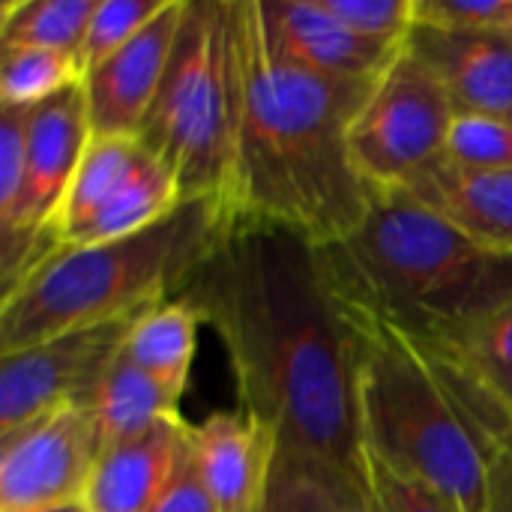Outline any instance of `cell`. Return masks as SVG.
Wrapping results in <instances>:
<instances>
[{
    "mask_svg": "<svg viewBox=\"0 0 512 512\" xmlns=\"http://www.w3.org/2000/svg\"><path fill=\"white\" fill-rule=\"evenodd\" d=\"M177 297L219 333L243 411L267 420L279 447L357 471L354 330L306 237L234 219Z\"/></svg>",
    "mask_w": 512,
    "mask_h": 512,
    "instance_id": "cell-1",
    "label": "cell"
},
{
    "mask_svg": "<svg viewBox=\"0 0 512 512\" xmlns=\"http://www.w3.org/2000/svg\"><path fill=\"white\" fill-rule=\"evenodd\" d=\"M243 123L231 183V216L279 225L312 246L348 237L375 192L351 159V123L372 81L327 78L282 60L261 24L258 0H240Z\"/></svg>",
    "mask_w": 512,
    "mask_h": 512,
    "instance_id": "cell-2",
    "label": "cell"
},
{
    "mask_svg": "<svg viewBox=\"0 0 512 512\" xmlns=\"http://www.w3.org/2000/svg\"><path fill=\"white\" fill-rule=\"evenodd\" d=\"M315 252L348 315L435 357L462 354L512 303V252L474 243L402 192L375 195L360 228Z\"/></svg>",
    "mask_w": 512,
    "mask_h": 512,
    "instance_id": "cell-3",
    "label": "cell"
},
{
    "mask_svg": "<svg viewBox=\"0 0 512 512\" xmlns=\"http://www.w3.org/2000/svg\"><path fill=\"white\" fill-rule=\"evenodd\" d=\"M348 321L360 447L465 512H486L492 462L512 441L453 366L384 324L354 315Z\"/></svg>",
    "mask_w": 512,
    "mask_h": 512,
    "instance_id": "cell-4",
    "label": "cell"
},
{
    "mask_svg": "<svg viewBox=\"0 0 512 512\" xmlns=\"http://www.w3.org/2000/svg\"><path fill=\"white\" fill-rule=\"evenodd\" d=\"M231 225L225 201L192 198L138 234L57 249L3 294L0 354L72 330L135 321L174 300Z\"/></svg>",
    "mask_w": 512,
    "mask_h": 512,
    "instance_id": "cell-5",
    "label": "cell"
},
{
    "mask_svg": "<svg viewBox=\"0 0 512 512\" xmlns=\"http://www.w3.org/2000/svg\"><path fill=\"white\" fill-rule=\"evenodd\" d=\"M240 123V0H186L171 63L135 138L174 177L183 201L219 198L228 204Z\"/></svg>",
    "mask_w": 512,
    "mask_h": 512,
    "instance_id": "cell-6",
    "label": "cell"
},
{
    "mask_svg": "<svg viewBox=\"0 0 512 512\" xmlns=\"http://www.w3.org/2000/svg\"><path fill=\"white\" fill-rule=\"evenodd\" d=\"M453 102L435 72L405 45L378 75L351 123V159L375 195L405 192L447 162Z\"/></svg>",
    "mask_w": 512,
    "mask_h": 512,
    "instance_id": "cell-7",
    "label": "cell"
},
{
    "mask_svg": "<svg viewBox=\"0 0 512 512\" xmlns=\"http://www.w3.org/2000/svg\"><path fill=\"white\" fill-rule=\"evenodd\" d=\"M99 456L90 405H63L0 435V512L84 501Z\"/></svg>",
    "mask_w": 512,
    "mask_h": 512,
    "instance_id": "cell-8",
    "label": "cell"
},
{
    "mask_svg": "<svg viewBox=\"0 0 512 512\" xmlns=\"http://www.w3.org/2000/svg\"><path fill=\"white\" fill-rule=\"evenodd\" d=\"M135 321L72 330L0 354V435L63 405H93Z\"/></svg>",
    "mask_w": 512,
    "mask_h": 512,
    "instance_id": "cell-9",
    "label": "cell"
},
{
    "mask_svg": "<svg viewBox=\"0 0 512 512\" xmlns=\"http://www.w3.org/2000/svg\"><path fill=\"white\" fill-rule=\"evenodd\" d=\"M186 0L165 9L117 54L90 69L81 81L93 138H135L162 87Z\"/></svg>",
    "mask_w": 512,
    "mask_h": 512,
    "instance_id": "cell-10",
    "label": "cell"
},
{
    "mask_svg": "<svg viewBox=\"0 0 512 512\" xmlns=\"http://www.w3.org/2000/svg\"><path fill=\"white\" fill-rule=\"evenodd\" d=\"M270 48L315 75L327 78H378L405 42H378L342 24L324 0H258Z\"/></svg>",
    "mask_w": 512,
    "mask_h": 512,
    "instance_id": "cell-11",
    "label": "cell"
},
{
    "mask_svg": "<svg viewBox=\"0 0 512 512\" xmlns=\"http://www.w3.org/2000/svg\"><path fill=\"white\" fill-rule=\"evenodd\" d=\"M405 45L444 84L456 114L512 123V36L414 24Z\"/></svg>",
    "mask_w": 512,
    "mask_h": 512,
    "instance_id": "cell-12",
    "label": "cell"
},
{
    "mask_svg": "<svg viewBox=\"0 0 512 512\" xmlns=\"http://www.w3.org/2000/svg\"><path fill=\"white\" fill-rule=\"evenodd\" d=\"M276 453L279 432L243 408L192 426V456L219 512H261Z\"/></svg>",
    "mask_w": 512,
    "mask_h": 512,
    "instance_id": "cell-13",
    "label": "cell"
},
{
    "mask_svg": "<svg viewBox=\"0 0 512 512\" xmlns=\"http://www.w3.org/2000/svg\"><path fill=\"white\" fill-rule=\"evenodd\" d=\"M192 453V426L174 414L99 456L84 504L90 512H150Z\"/></svg>",
    "mask_w": 512,
    "mask_h": 512,
    "instance_id": "cell-14",
    "label": "cell"
},
{
    "mask_svg": "<svg viewBox=\"0 0 512 512\" xmlns=\"http://www.w3.org/2000/svg\"><path fill=\"white\" fill-rule=\"evenodd\" d=\"M402 195L474 243L512 252V171H471L441 162Z\"/></svg>",
    "mask_w": 512,
    "mask_h": 512,
    "instance_id": "cell-15",
    "label": "cell"
},
{
    "mask_svg": "<svg viewBox=\"0 0 512 512\" xmlns=\"http://www.w3.org/2000/svg\"><path fill=\"white\" fill-rule=\"evenodd\" d=\"M261 512H372V504L357 471L279 447Z\"/></svg>",
    "mask_w": 512,
    "mask_h": 512,
    "instance_id": "cell-16",
    "label": "cell"
},
{
    "mask_svg": "<svg viewBox=\"0 0 512 512\" xmlns=\"http://www.w3.org/2000/svg\"><path fill=\"white\" fill-rule=\"evenodd\" d=\"M180 399L183 393L147 375L120 351L111 369L105 372L96 399L90 405L96 417L102 453L144 435L159 420L180 414Z\"/></svg>",
    "mask_w": 512,
    "mask_h": 512,
    "instance_id": "cell-17",
    "label": "cell"
},
{
    "mask_svg": "<svg viewBox=\"0 0 512 512\" xmlns=\"http://www.w3.org/2000/svg\"><path fill=\"white\" fill-rule=\"evenodd\" d=\"M201 324V315L183 297H174L132 324L123 354L171 390L186 393Z\"/></svg>",
    "mask_w": 512,
    "mask_h": 512,
    "instance_id": "cell-18",
    "label": "cell"
},
{
    "mask_svg": "<svg viewBox=\"0 0 512 512\" xmlns=\"http://www.w3.org/2000/svg\"><path fill=\"white\" fill-rule=\"evenodd\" d=\"M144 150V147H141ZM180 192L174 177L144 150L129 180L117 189V195L72 237L69 246L108 243L129 234H138L156 222H162L171 210L180 207Z\"/></svg>",
    "mask_w": 512,
    "mask_h": 512,
    "instance_id": "cell-19",
    "label": "cell"
},
{
    "mask_svg": "<svg viewBox=\"0 0 512 512\" xmlns=\"http://www.w3.org/2000/svg\"><path fill=\"white\" fill-rule=\"evenodd\" d=\"M138 138H93L69 189L63 216H60V249L117 195L141 159Z\"/></svg>",
    "mask_w": 512,
    "mask_h": 512,
    "instance_id": "cell-20",
    "label": "cell"
},
{
    "mask_svg": "<svg viewBox=\"0 0 512 512\" xmlns=\"http://www.w3.org/2000/svg\"><path fill=\"white\" fill-rule=\"evenodd\" d=\"M438 360L468 381L477 402L512 438V303L462 354Z\"/></svg>",
    "mask_w": 512,
    "mask_h": 512,
    "instance_id": "cell-21",
    "label": "cell"
},
{
    "mask_svg": "<svg viewBox=\"0 0 512 512\" xmlns=\"http://www.w3.org/2000/svg\"><path fill=\"white\" fill-rule=\"evenodd\" d=\"M99 0H6L0 48H51L78 54Z\"/></svg>",
    "mask_w": 512,
    "mask_h": 512,
    "instance_id": "cell-22",
    "label": "cell"
},
{
    "mask_svg": "<svg viewBox=\"0 0 512 512\" xmlns=\"http://www.w3.org/2000/svg\"><path fill=\"white\" fill-rule=\"evenodd\" d=\"M84 81L78 54L51 48H3L0 105L36 108Z\"/></svg>",
    "mask_w": 512,
    "mask_h": 512,
    "instance_id": "cell-23",
    "label": "cell"
},
{
    "mask_svg": "<svg viewBox=\"0 0 512 512\" xmlns=\"http://www.w3.org/2000/svg\"><path fill=\"white\" fill-rule=\"evenodd\" d=\"M165 3L168 0H99L78 51L81 72L87 75L129 45L165 9Z\"/></svg>",
    "mask_w": 512,
    "mask_h": 512,
    "instance_id": "cell-24",
    "label": "cell"
},
{
    "mask_svg": "<svg viewBox=\"0 0 512 512\" xmlns=\"http://www.w3.org/2000/svg\"><path fill=\"white\" fill-rule=\"evenodd\" d=\"M357 474L369 495L372 512H465L453 498L432 489L423 480L399 474L378 456L360 447Z\"/></svg>",
    "mask_w": 512,
    "mask_h": 512,
    "instance_id": "cell-25",
    "label": "cell"
},
{
    "mask_svg": "<svg viewBox=\"0 0 512 512\" xmlns=\"http://www.w3.org/2000/svg\"><path fill=\"white\" fill-rule=\"evenodd\" d=\"M447 162L471 171H512V123L483 114H456Z\"/></svg>",
    "mask_w": 512,
    "mask_h": 512,
    "instance_id": "cell-26",
    "label": "cell"
},
{
    "mask_svg": "<svg viewBox=\"0 0 512 512\" xmlns=\"http://www.w3.org/2000/svg\"><path fill=\"white\" fill-rule=\"evenodd\" d=\"M354 33L378 42H405L414 27V0H324Z\"/></svg>",
    "mask_w": 512,
    "mask_h": 512,
    "instance_id": "cell-27",
    "label": "cell"
},
{
    "mask_svg": "<svg viewBox=\"0 0 512 512\" xmlns=\"http://www.w3.org/2000/svg\"><path fill=\"white\" fill-rule=\"evenodd\" d=\"M414 24L512 36V0H414Z\"/></svg>",
    "mask_w": 512,
    "mask_h": 512,
    "instance_id": "cell-28",
    "label": "cell"
},
{
    "mask_svg": "<svg viewBox=\"0 0 512 512\" xmlns=\"http://www.w3.org/2000/svg\"><path fill=\"white\" fill-rule=\"evenodd\" d=\"M150 512H219L213 498H210V492L201 483V474H198V465H195L192 453H189L186 465L180 468L177 480L171 483V489L162 495V501Z\"/></svg>",
    "mask_w": 512,
    "mask_h": 512,
    "instance_id": "cell-29",
    "label": "cell"
},
{
    "mask_svg": "<svg viewBox=\"0 0 512 512\" xmlns=\"http://www.w3.org/2000/svg\"><path fill=\"white\" fill-rule=\"evenodd\" d=\"M486 512H512V447L501 450L492 462Z\"/></svg>",
    "mask_w": 512,
    "mask_h": 512,
    "instance_id": "cell-30",
    "label": "cell"
},
{
    "mask_svg": "<svg viewBox=\"0 0 512 512\" xmlns=\"http://www.w3.org/2000/svg\"><path fill=\"white\" fill-rule=\"evenodd\" d=\"M27 512H90V510H87V504H84V501H78V504H63V507H45V510H27Z\"/></svg>",
    "mask_w": 512,
    "mask_h": 512,
    "instance_id": "cell-31",
    "label": "cell"
}]
</instances>
